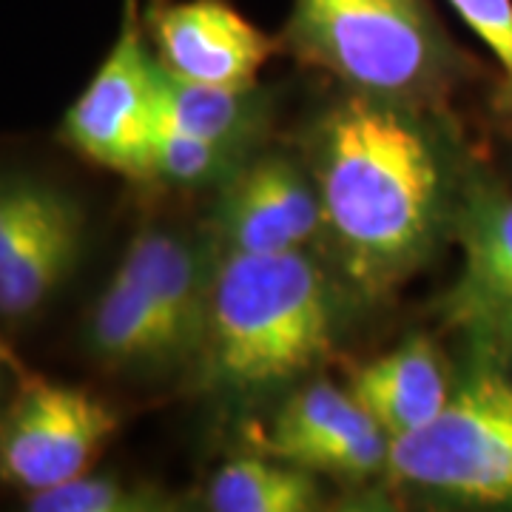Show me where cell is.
<instances>
[{"mask_svg": "<svg viewBox=\"0 0 512 512\" xmlns=\"http://www.w3.org/2000/svg\"><path fill=\"white\" fill-rule=\"evenodd\" d=\"M268 453L305 470L362 478L387 467L390 439L350 390L319 379L282 404Z\"/></svg>", "mask_w": 512, "mask_h": 512, "instance_id": "cell-9", "label": "cell"}, {"mask_svg": "<svg viewBox=\"0 0 512 512\" xmlns=\"http://www.w3.org/2000/svg\"><path fill=\"white\" fill-rule=\"evenodd\" d=\"M498 356H504V359H507V365H510V370H512V339L507 342V345H504V350H501Z\"/></svg>", "mask_w": 512, "mask_h": 512, "instance_id": "cell-21", "label": "cell"}, {"mask_svg": "<svg viewBox=\"0 0 512 512\" xmlns=\"http://www.w3.org/2000/svg\"><path fill=\"white\" fill-rule=\"evenodd\" d=\"M92 353L111 367L165 365L163 333L137 276L120 262L89 319Z\"/></svg>", "mask_w": 512, "mask_h": 512, "instance_id": "cell-15", "label": "cell"}, {"mask_svg": "<svg viewBox=\"0 0 512 512\" xmlns=\"http://www.w3.org/2000/svg\"><path fill=\"white\" fill-rule=\"evenodd\" d=\"M123 265L143 285L163 333L165 362L205 348L214 276L202 254L168 228H143L128 242Z\"/></svg>", "mask_w": 512, "mask_h": 512, "instance_id": "cell-11", "label": "cell"}, {"mask_svg": "<svg viewBox=\"0 0 512 512\" xmlns=\"http://www.w3.org/2000/svg\"><path fill=\"white\" fill-rule=\"evenodd\" d=\"M217 228L228 254L305 248L325 228L316 183L282 157L245 163L222 188Z\"/></svg>", "mask_w": 512, "mask_h": 512, "instance_id": "cell-10", "label": "cell"}, {"mask_svg": "<svg viewBox=\"0 0 512 512\" xmlns=\"http://www.w3.org/2000/svg\"><path fill=\"white\" fill-rule=\"evenodd\" d=\"M498 66L495 109L512 120V0H447Z\"/></svg>", "mask_w": 512, "mask_h": 512, "instance_id": "cell-19", "label": "cell"}, {"mask_svg": "<svg viewBox=\"0 0 512 512\" xmlns=\"http://www.w3.org/2000/svg\"><path fill=\"white\" fill-rule=\"evenodd\" d=\"M333 336L330 279L302 248L225 254L214 271L205 336V353L220 382H288L328 356Z\"/></svg>", "mask_w": 512, "mask_h": 512, "instance_id": "cell-2", "label": "cell"}, {"mask_svg": "<svg viewBox=\"0 0 512 512\" xmlns=\"http://www.w3.org/2000/svg\"><path fill=\"white\" fill-rule=\"evenodd\" d=\"M146 29L165 72L208 86H256L279 40L231 0H151Z\"/></svg>", "mask_w": 512, "mask_h": 512, "instance_id": "cell-8", "label": "cell"}, {"mask_svg": "<svg viewBox=\"0 0 512 512\" xmlns=\"http://www.w3.org/2000/svg\"><path fill=\"white\" fill-rule=\"evenodd\" d=\"M0 365H15L9 350H0ZM0 393H3V367H0Z\"/></svg>", "mask_w": 512, "mask_h": 512, "instance_id": "cell-20", "label": "cell"}, {"mask_svg": "<svg viewBox=\"0 0 512 512\" xmlns=\"http://www.w3.org/2000/svg\"><path fill=\"white\" fill-rule=\"evenodd\" d=\"M322 220L350 279L390 291L421 265L447 214V168L399 103L353 94L328 111L313 151Z\"/></svg>", "mask_w": 512, "mask_h": 512, "instance_id": "cell-1", "label": "cell"}, {"mask_svg": "<svg viewBox=\"0 0 512 512\" xmlns=\"http://www.w3.org/2000/svg\"><path fill=\"white\" fill-rule=\"evenodd\" d=\"M143 23L140 0H126L120 35L63 120L74 151L126 177H151L157 134V57L143 43Z\"/></svg>", "mask_w": 512, "mask_h": 512, "instance_id": "cell-5", "label": "cell"}, {"mask_svg": "<svg viewBox=\"0 0 512 512\" xmlns=\"http://www.w3.org/2000/svg\"><path fill=\"white\" fill-rule=\"evenodd\" d=\"M83 248V211L55 188L49 205L0 256V316H32L66 282Z\"/></svg>", "mask_w": 512, "mask_h": 512, "instance_id": "cell-13", "label": "cell"}, {"mask_svg": "<svg viewBox=\"0 0 512 512\" xmlns=\"http://www.w3.org/2000/svg\"><path fill=\"white\" fill-rule=\"evenodd\" d=\"M456 228L464 262L441 296V316L490 353H501L512 339V194L490 180H473Z\"/></svg>", "mask_w": 512, "mask_h": 512, "instance_id": "cell-7", "label": "cell"}, {"mask_svg": "<svg viewBox=\"0 0 512 512\" xmlns=\"http://www.w3.org/2000/svg\"><path fill=\"white\" fill-rule=\"evenodd\" d=\"M160 507H165L160 493L126 484L123 478L92 473L29 495V510L35 512H140Z\"/></svg>", "mask_w": 512, "mask_h": 512, "instance_id": "cell-18", "label": "cell"}, {"mask_svg": "<svg viewBox=\"0 0 512 512\" xmlns=\"http://www.w3.org/2000/svg\"><path fill=\"white\" fill-rule=\"evenodd\" d=\"M350 393L393 441L436 419L453 390L439 350L416 336L367 362L353 376Z\"/></svg>", "mask_w": 512, "mask_h": 512, "instance_id": "cell-12", "label": "cell"}, {"mask_svg": "<svg viewBox=\"0 0 512 512\" xmlns=\"http://www.w3.org/2000/svg\"><path fill=\"white\" fill-rule=\"evenodd\" d=\"M117 424L89 390L32 379L0 421V476L29 495L66 484L92 470Z\"/></svg>", "mask_w": 512, "mask_h": 512, "instance_id": "cell-6", "label": "cell"}, {"mask_svg": "<svg viewBox=\"0 0 512 512\" xmlns=\"http://www.w3.org/2000/svg\"><path fill=\"white\" fill-rule=\"evenodd\" d=\"M157 117L211 143L248 151L268 120L256 86H208L165 72L157 60Z\"/></svg>", "mask_w": 512, "mask_h": 512, "instance_id": "cell-14", "label": "cell"}, {"mask_svg": "<svg viewBox=\"0 0 512 512\" xmlns=\"http://www.w3.org/2000/svg\"><path fill=\"white\" fill-rule=\"evenodd\" d=\"M0 350H6V348H3V345H0Z\"/></svg>", "mask_w": 512, "mask_h": 512, "instance_id": "cell-22", "label": "cell"}, {"mask_svg": "<svg viewBox=\"0 0 512 512\" xmlns=\"http://www.w3.org/2000/svg\"><path fill=\"white\" fill-rule=\"evenodd\" d=\"M208 504L217 512H308L322 504V495L305 467L234 458L211 478Z\"/></svg>", "mask_w": 512, "mask_h": 512, "instance_id": "cell-16", "label": "cell"}, {"mask_svg": "<svg viewBox=\"0 0 512 512\" xmlns=\"http://www.w3.org/2000/svg\"><path fill=\"white\" fill-rule=\"evenodd\" d=\"M285 40L356 94L399 106L441 94L467 63L430 0H293Z\"/></svg>", "mask_w": 512, "mask_h": 512, "instance_id": "cell-3", "label": "cell"}, {"mask_svg": "<svg viewBox=\"0 0 512 512\" xmlns=\"http://www.w3.org/2000/svg\"><path fill=\"white\" fill-rule=\"evenodd\" d=\"M390 473L464 504H512V376L478 365L430 424L390 441Z\"/></svg>", "mask_w": 512, "mask_h": 512, "instance_id": "cell-4", "label": "cell"}, {"mask_svg": "<svg viewBox=\"0 0 512 512\" xmlns=\"http://www.w3.org/2000/svg\"><path fill=\"white\" fill-rule=\"evenodd\" d=\"M245 165V151L211 143L205 137L188 134L183 128L168 126L157 117L154 151H151V177L180 188H208L228 183Z\"/></svg>", "mask_w": 512, "mask_h": 512, "instance_id": "cell-17", "label": "cell"}]
</instances>
